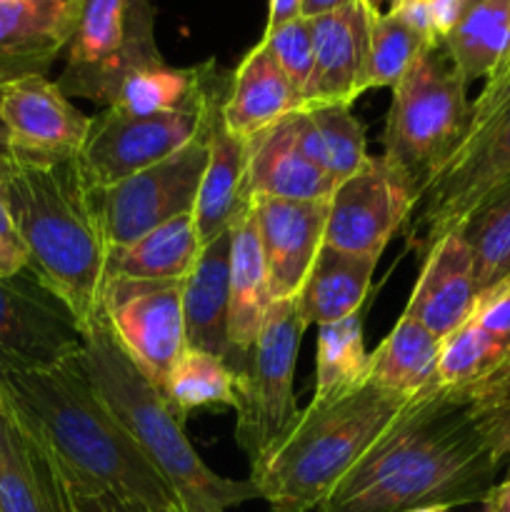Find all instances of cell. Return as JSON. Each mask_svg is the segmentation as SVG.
I'll return each mask as SVG.
<instances>
[{"label": "cell", "instance_id": "obj_1", "mask_svg": "<svg viewBox=\"0 0 510 512\" xmlns=\"http://www.w3.org/2000/svg\"><path fill=\"white\" fill-rule=\"evenodd\" d=\"M478 390L428 388L355 463L318 512H410L485 503L503 458Z\"/></svg>", "mask_w": 510, "mask_h": 512}, {"label": "cell", "instance_id": "obj_2", "mask_svg": "<svg viewBox=\"0 0 510 512\" xmlns=\"http://www.w3.org/2000/svg\"><path fill=\"white\" fill-rule=\"evenodd\" d=\"M0 390L48 443L75 493L183 512L173 485L100 395L83 350L50 368L0 373Z\"/></svg>", "mask_w": 510, "mask_h": 512}, {"label": "cell", "instance_id": "obj_3", "mask_svg": "<svg viewBox=\"0 0 510 512\" xmlns=\"http://www.w3.org/2000/svg\"><path fill=\"white\" fill-rule=\"evenodd\" d=\"M5 195L25 248V270L68 308L80 335L100 310L108 240L78 158L5 170Z\"/></svg>", "mask_w": 510, "mask_h": 512}, {"label": "cell", "instance_id": "obj_4", "mask_svg": "<svg viewBox=\"0 0 510 512\" xmlns=\"http://www.w3.org/2000/svg\"><path fill=\"white\" fill-rule=\"evenodd\" d=\"M410 398L375 383L298 410L283 435L250 463V483L273 512L318 510L335 485L400 418Z\"/></svg>", "mask_w": 510, "mask_h": 512}, {"label": "cell", "instance_id": "obj_5", "mask_svg": "<svg viewBox=\"0 0 510 512\" xmlns=\"http://www.w3.org/2000/svg\"><path fill=\"white\" fill-rule=\"evenodd\" d=\"M83 355L90 378L135 443L173 485L183 512H225L260 498L250 480H228L200 460L165 395L150 383L115 338L103 305L83 330Z\"/></svg>", "mask_w": 510, "mask_h": 512}, {"label": "cell", "instance_id": "obj_6", "mask_svg": "<svg viewBox=\"0 0 510 512\" xmlns=\"http://www.w3.org/2000/svg\"><path fill=\"white\" fill-rule=\"evenodd\" d=\"M468 85L443 45L428 48L393 85L383 160L418 203L470 130Z\"/></svg>", "mask_w": 510, "mask_h": 512}, {"label": "cell", "instance_id": "obj_7", "mask_svg": "<svg viewBox=\"0 0 510 512\" xmlns=\"http://www.w3.org/2000/svg\"><path fill=\"white\" fill-rule=\"evenodd\" d=\"M510 175V85L485 83L473 103L470 130L440 173L430 180L405 220V243L425 258L470 210Z\"/></svg>", "mask_w": 510, "mask_h": 512}, {"label": "cell", "instance_id": "obj_8", "mask_svg": "<svg viewBox=\"0 0 510 512\" xmlns=\"http://www.w3.org/2000/svg\"><path fill=\"white\" fill-rule=\"evenodd\" d=\"M163 63L150 0H80L78 23L55 80L68 98L113 105L130 73Z\"/></svg>", "mask_w": 510, "mask_h": 512}, {"label": "cell", "instance_id": "obj_9", "mask_svg": "<svg viewBox=\"0 0 510 512\" xmlns=\"http://www.w3.org/2000/svg\"><path fill=\"white\" fill-rule=\"evenodd\" d=\"M305 328L298 298L273 303L255 345L230 368L235 375V443L250 463L288 430L298 413L293 380Z\"/></svg>", "mask_w": 510, "mask_h": 512}, {"label": "cell", "instance_id": "obj_10", "mask_svg": "<svg viewBox=\"0 0 510 512\" xmlns=\"http://www.w3.org/2000/svg\"><path fill=\"white\" fill-rule=\"evenodd\" d=\"M228 88L215 95L198 133L183 148L110 188L95 190L108 250L133 243L178 215L193 213L208 165L210 123L215 110L223 105Z\"/></svg>", "mask_w": 510, "mask_h": 512}, {"label": "cell", "instance_id": "obj_11", "mask_svg": "<svg viewBox=\"0 0 510 512\" xmlns=\"http://www.w3.org/2000/svg\"><path fill=\"white\" fill-rule=\"evenodd\" d=\"M233 75L223 73L203 100L163 115H125L115 108L90 118L88 138L78 165L93 190L110 188L183 148L203 123L210 103L230 85Z\"/></svg>", "mask_w": 510, "mask_h": 512}, {"label": "cell", "instance_id": "obj_12", "mask_svg": "<svg viewBox=\"0 0 510 512\" xmlns=\"http://www.w3.org/2000/svg\"><path fill=\"white\" fill-rule=\"evenodd\" d=\"M103 313L145 378L163 390L185 343L183 280L105 278Z\"/></svg>", "mask_w": 510, "mask_h": 512}, {"label": "cell", "instance_id": "obj_13", "mask_svg": "<svg viewBox=\"0 0 510 512\" xmlns=\"http://www.w3.org/2000/svg\"><path fill=\"white\" fill-rule=\"evenodd\" d=\"M83 350L78 323L28 270L0 275V373L50 368Z\"/></svg>", "mask_w": 510, "mask_h": 512}, {"label": "cell", "instance_id": "obj_14", "mask_svg": "<svg viewBox=\"0 0 510 512\" xmlns=\"http://www.w3.org/2000/svg\"><path fill=\"white\" fill-rule=\"evenodd\" d=\"M413 205V195L383 155H368L353 175L335 185L328 203L323 245L380 258L395 230L405 225Z\"/></svg>", "mask_w": 510, "mask_h": 512}, {"label": "cell", "instance_id": "obj_15", "mask_svg": "<svg viewBox=\"0 0 510 512\" xmlns=\"http://www.w3.org/2000/svg\"><path fill=\"white\" fill-rule=\"evenodd\" d=\"M0 118L8 133L10 160L20 163L78 158L90 128V115L75 108L48 78H25L3 88Z\"/></svg>", "mask_w": 510, "mask_h": 512}, {"label": "cell", "instance_id": "obj_16", "mask_svg": "<svg viewBox=\"0 0 510 512\" xmlns=\"http://www.w3.org/2000/svg\"><path fill=\"white\" fill-rule=\"evenodd\" d=\"M0 512H80L63 465L8 400L0 410Z\"/></svg>", "mask_w": 510, "mask_h": 512}, {"label": "cell", "instance_id": "obj_17", "mask_svg": "<svg viewBox=\"0 0 510 512\" xmlns=\"http://www.w3.org/2000/svg\"><path fill=\"white\" fill-rule=\"evenodd\" d=\"M328 203L330 198H250L273 303L298 298L310 273V265H313L318 250L323 248Z\"/></svg>", "mask_w": 510, "mask_h": 512}, {"label": "cell", "instance_id": "obj_18", "mask_svg": "<svg viewBox=\"0 0 510 512\" xmlns=\"http://www.w3.org/2000/svg\"><path fill=\"white\" fill-rule=\"evenodd\" d=\"M80 0H0V88L48 78L78 23Z\"/></svg>", "mask_w": 510, "mask_h": 512}, {"label": "cell", "instance_id": "obj_19", "mask_svg": "<svg viewBox=\"0 0 510 512\" xmlns=\"http://www.w3.org/2000/svg\"><path fill=\"white\" fill-rule=\"evenodd\" d=\"M313 23L315 63L303 108L325 103L353 105L368 90L370 13L363 0L325 13ZM300 108V110H303Z\"/></svg>", "mask_w": 510, "mask_h": 512}, {"label": "cell", "instance_id": "obj_20", "mask_svg": "<svg viewBox=\"0 0 510 512\" xmlns=\"http://www.w3.org/2000/svg\"><path fill=\"white\" fill-rule=\"evenodd\" d=\"M478 305L473 258L460 228L445 233L423 258L405 315L423 323L440 340L468 323Z\"/></svg>", "mask_w": 510, "mask_h": 512}, {"label": "cell", "instance_id": "obj_21", "mask_svg": "<svg viewBox=\"0 0 510 512\" xmlns=\"http://www.w3.org/2000/svg\"><path fill=\"white\" fill-rule=\"evenodd\" d=\"M300 108L298 93L260 40L235 68L220 118L235 138L253 140Z\"/></svg>", "mask_w": 510, "mask_h": 512}, {"label": "cell", "instance_id": "obj_22", "mask_svg": "<svg viewBox=\"0 0 510 512\" xmlns=\"http://www.w3.org/2000/svg\"><path fill=\"white\" fill-rule=\"evenodd\" d=\"M270 283L260 248L258 225L248 208L230 225V315H228V368H233L255 345L268 320Z\"/></svg>", "mask_w": 510, "mask_h": 512}, {"label": "cell", "instance_id": "obj_23", "mask_svg": "<svg viewBox=\"0 0 510 512\" xmlns=\"http://www.w3.org/2000/svg\"><path fill=\"white\" fill-rule=\"evenodd\" d=\"M293 115L248 140L250 198L328 200L333 195L338 183L300 153L293 135Z\"/></svg>", "mask_w": 510, "mask_h": 512}, {"label": "cell", "instance_id": "obj_24", "mask_svg": "<svg viewBox=\"0 0 510 512\" xmlns=\"http://www.w3.org/2000/svg\"><path fill=\"white\" fill-rule=\"evenodd\" d=\"M230 315V230L203 245L188 278L183 280V318L188 348L228 363Z\"/></svg>", "mask_w": 510, "mask_h": 512}, {"label": "cell", "instance_id": "obj_25", "mask_svg": "<svg viewBox=\"0 0 510 512\" xmlns=\"http://www.w3.org/2000/svg\"><path fill=\"white\" fill-rule=\"evenodd\" d=\"M220 108L215 110L213 123H210L208 165H205L193 210L195 228L203 245L230 230L235 218L250 205L248 140L235 138L225 130Z\"/></svg>", "mask_w": 510, "mask_h": 512}, {"label": "cell", "instance_id": "obj_26", "mask_svg": "<svg viewBox=\"0 0 510 512\" xmlns=\"http://www.w3.org/2000/svg\"><path fill=\"white\" fill-rule=\"evenodd\" d=\"M378 260L323 245L298 293V310L305 325H328L363 310Z\"/></svg>", "mask_w": 510, "mask_h": 512}, {"label": "cell", "instance_id": "obj_27", "mask_svg": "<svg viewBox=\"0 0 510 512\" xmlns=\"http://www.w3.org/2000/svg\"><path fill=\"white\" fill-rule=\"evenodd\" d=\"M203 243L193 213L178 215L138 240L108 250L105 278L185 280L198 260Z\"/></svg>", "mask_w": 510, "mask_h": 512}, {"label": "cell", "instance_id": "obj_28", "mask_svg": "<svg viewBox=\"0 0 510 512\" xmlns=\"http://www.w3.org/2000/svg\"><path fill=\"white\" fill-rule=\"evenodd\" d=\"M443 340L410 315H400L388 338L370 353L368 380L398 398H415L435 385Z\"/></svg>", "mask_w": 510, "mask_h": 512}, {"label": "cell", "instance_id": "obj_29", "mask_svg": "<svg viewBox=\"0 0 510 512\" xmlns=\"http://www.w3.org/2000/svg\"><path fill=\"white\" fill-rule=\"evenodd\" d=\"M443 48L465 80H488L510 58V0H478L468 5Z\"/></svg>", "mask_w": 510, "mask_h": 512}, {"label": "cell", "instance_id": "obj_30", "mask_svg": "<svg viewBox=\"0 0 510 512\" xmlns=\"http://www.w3.org/2000/svg\"><path fill=\"white\" fill-rule=\"evenodd\" d=\"M220 75H223V68L215 60L200 63L195 68H173L163 60L158 65L130 73L108 108L125 115H140V118L173 113V110L188 108L203 100V95L213 88Z\"/></svg>", "mask_w": 510, "mask_h": 512}, {"label": "cell", "instance_id": "obj_31", "mask_svg": "<svg viewBox=\"0 0 510 512\" xmlns=\"http://www.w3.org/2000/svg\"><path fill=\"white\" fill-rule=\"evenodd\" d=\"M473 258L478 300L510 283V175L495 185L460 225Z\"/></svg>", "mask_w": 510, "mask_h": 512}, {"label": "cell", "instance_id": "obj_32", "mask_svg": "<svg viewBox=\"0 0 510 512\" xmlns=\"http://www.w3.org/2000/svg\"><path fill=\"white\" fill-rule=\"evenodd\" d=\"M510 378V340L480 328L473 318L443 338L435 385L478 390Z\"/></svg>", "mask_w": 510, "mask_h": 512}, {"label": "cell", "instance_id": "obj_33", "mask_svg": "<svg viewBox=\"0 0 510 512\" xmlns=\"http://www.w3.org/2000/svg\"><path fill=\"white\" fill-rule=\"evenodd\" d=\"M370 353L363 338V310L318 328L315 403L343 398L368 383Z\"/></svg>", "mask_w": 510, "mask_h": 512}, {"label": "cell", "instance_id": "obj_34", "mask_svg": "<svg viewBox=\"0 0 510 512\" xmlns=\"http://www.w3.org/2000/svg\"><path fill=\"white\" fill-rule=\"evenodd\" d=\"M160 393L178 418L185 420L193 410L235 408V375L223 358L185 348Z\"/></svg>", "mask_w": 510, "mask_h": 512}, {"label": "cell", "instance_id": "obj_35", "mask_svg": "<svg viewBox=\"0 0 510 512\" xmlns=\"http://www.w3.org/2000/svg\"><path fill=\"white\" fill-rule=\"evenodd\" d=\"M418 28L408 23L403 15L385 13L370 15V53H368V90L393 88L410 65L428 48H435Z\"/></svg>", "mask_w": 510, "mask_h": 512}, {"label": "cell", "instance_id": "obj_36", "mask_svg": "<svg viewBox=\"0 0 510 512\" xmlns=\"http://www.w3.org/2000/svg\"><path fill=\"white\" fill-rule=\"evenodd\" d=\"M318 130L320 148H323L325 170L335 183L353 175L368 158L365 150V125L355 118L353 105L325 103L303 108Z\"/></svg>", "mask_w": 510, "mask_h": 512}, {"label": "cell", "instance_id": "obj_37", "mask_svg": "<svg viewBox=\"0 0 510 512\" xmlns=\"http://www.w3.org/2000/svg\"><path fill=\"white\" fill-rule=\"evenodd\" d=\"M263 43L275 58V63L280 65L285 78L290 80V85L298 93L300 105H303L315 63L313 23H310V18H295L290 23L280 25V28L268 30L263 35Z\"/></svg>", "mask_w": 510, "mask_h": 512}, {"label": "cell", "instance_id": "obj_38", "mask_svg": "<svg viewBox=\"0 0 510 512\" xmlns=\"http://www.w3.org/2000/svg\"><path fill=\"white\" fill-rule=\"evenodd\" d=\"M483 415L493 448L505 463V478H510V378L485 388Z\"/></svg>", "mask_w": 510, "mask_h": 512}, {"label": "cell", "instance_id": "obj_39", "mask_svg": "<svg viewBox=\"0 0 510 512\" xmlns=\"http://www.w3.org/2000/svg\"><path fill=\"white\" fill-rule=\"evenodd\" d=\"M25 248L15 230L13 213H10L8 195H5V170L0 173V275H15L25 270Z\"/></svg>", "mask_w": 510, "mask_h": 512}, {"label": "cell", "instance_id": "obj_40", "mask_svg": "<svg viewBox=\"0 0 510 512\" xmlns=\"http://www.w3.org/2000/svg\"><path fill=\"white\" fill-rule=\"evenodd\" d=\"M473 320L488 333L510 340V283L490 293L488 298L478 300Z\"/></svg>", "mask_w": 510, "mask_h": 512}, {"label": "cell", "instance_id": "obj_41", "mask_svg": "<svg viewBox=\"0 0 510 512\" xmlns=\"http://www.w3.org/2000/svg\"><path fill=\"white\" fill-rule=\"evenodd\" d=\"M295 18H303V0H270L265 33L280 28V25L290 23V20Z\"/></svg>", "mask_w": 510, "mask_h": 512}, {"label": "cell", "instance_id": "obj_42", "mask_svg": "<svg viewBox=\"0 0 510 512\" xmlns=\"http://www.w3.org/2000/svg\"><path fill=\"white\" fill-rule=\"evenodd\" d=\"M483 505L488 512H510V478H505L503 483L495 485Z\"/></svg>", "mask_w": 510, "mask_h": 512}, {"label": "cell", "instance_id": "obj_43", "mask_svg": "<svg viewBox=\"0 0 510 512\" xmlns=\"http://www.w3.org/2000/svg\"><path fill=\"white\" fill-rule=\"evenodd\" d=\"M348 3H353V0H303V18H320V15L333 13Z\"/></svg>", "mask_w": 510, "mask_h": 512}, {"label": "cell", "instance_id": "obj_44", "mask_svg": "<svg viewBox=\"0 0 510 512\" xmlns=\"http://www.w3.org/2000/svg\"><path fill=\"white\" fill-rule=\"evenodd\" d=\"M105 505V512H178V510H160L150 508L145 503H130V500H115V498H100Z\"/></svg>", "mask_w": 510, "mask_h": 512}, {"label": "cell", "instance_id": "obj_45", "mask_svg": "<svg viewBox=\"0 0 510 512\" xmlns=\"http://www.w3.org/2000/svg\"><path fill=\"white\" fill-rule=\"evenodd\" d=\"M0 100H3V88H0ZM10 165V145H8V133H5L3 118H0V173L8 170Z\"/></svg>", "mask_w": 510, "mask_h": 512}, {"label": "cell", "instance_id": "obj_46", "mask_svg": "<svg viewBox=\"0 0 510 512\" xmlns=\"http://www.w3.org/2000/svg\"><path fill=\"white\" fill-rule=\"evenodd\" d=\"M363 5L370 15H385L398 5V0H363Z\"/></svg>", "mask_w": 510, "mask_h": 512}, {"label": "cell", "instance_id": "obj_47", "mask_svg": "<svg viewBox=\"0 0 510 512\" xmlns=\"http://www.w3.org/2000/svg\"><path fill=\"white\" fill-rule=\"evenodd\" d=\"M75 495H78L80 512H105V505L100 498H88V495H80V493H75Z\"/></svg>", "mask_w": 510, "mask_h": 512}, {"label": "cell", "instance_id": "obj_48", "mask_svg": "<svg viewBox=\"0 0 510 512\" xmlns=\"http://www.w3.org/2000/svg\"><path fill=\"white\" fill-rule=\"evenodd\" d=\"M410 512H448L445 508H420V510H410Z\"/></svg>", "mask_w": 510, "mask_h": 512}, {"label": "cell", "instance_id": "obj_49", "mask_svg": "<svg viewBox=\"0 0 510 512\" xmlns=\"http://www.w3.org/2000/svg\"><path fill=\"white\" fill-rule=\"evenodd\" d=\"M3 405H5V398H3V390H0V410H3Z\"/></svg>", "mask_w": 510, "mask_h": 512}, {"label": "cell", "instance_id": "obj_50", "mask_svg": "<svg viewBox=\"0 0 510 512\" xmlns=\"http://www.w3.org/2000/svg\"><path fill=\"white\" fill-rule=\"evenodd\" d=\"M465 3H468V5H473V3H478V0H465Z\"/></svg>", "mask_w": 510, "mask_h": 512}, {"label": "cell", "instance_id": "obj_51", "mask_svg": "<svg viewBox=\"0 0 510 512\" xmlns=\"http://www.w3.org/2000/svg\"><path fill=\"white\" fill-rule=\"evenodd\" d=\"M505 63H510V58H508V60H505ZM505 63H503V65H505Z\"/></svg>", "mask_w": 510, "mask_h": 512}, {"label": "cell", "instance_id": "obj_52", "mask_svg": "<svg viewBox=\"0 0 510 512\" xmlns=\"http://www.w3.org/2000/svg\"><path fill=\"white\" fill-rule=\"evenodd\" d=\"M485 512H488V510H485Z\"/></svg>", "mask_w": 510, "mask_h": 512}]
</instances>
